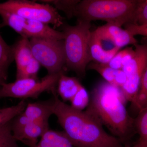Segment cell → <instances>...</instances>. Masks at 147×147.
<instances>
[{
  "label": "cell",
  "instance_id": "20",
  "mask_svg": "<svg viewBox=\"0 0 147 147\" xmlns=\"http://www.w3.org/2000/svg\"><path fill=\"white\" fill-rule=\"evenodd\" d=\"M135 50L132 47H128L117 53L111 60L104 64L115 69H122L125 65L134 57Z\"/></svg>",
  "mask_w": 147,
  "mask_h": 147
},
{
  "label": "cell",
  "instance_id": "2",
  "mask_svg": "<svg viewBox=\"0 0 147 147\" xmlns=\"http://www.w3.org/2000/svg\"><path fill=\"white\" fill-rule=\"evenodd\" d=\"M126 100L120 88L102 82L92 91L86 110L121 141L127 138L134 126L125 108Z\"/></svg>",
  "mask_w": 147,
  "mask_h": 147
},
{
  "label": "cell",
  "instance_id": "12",
  "mask_svg": "<svg viewBox=\"0 0 147 147\" xmlns=\"http://www.w3.org/2000/svg\"><path fill=\"white\" fill-rule=\"evenodd\" d=\"M55 101L53 95L49 100L29 103L22 113L32 121H49L50 116L54 115Z\"/></svg>",
  "mask_w": 147,
  "mask_h": 147
},
{
  "label": "cell",
  "instance_id": "18",
  "mask_svg": "<svg viewBox=\"0 0 147 147\" xmlns=\"http://www.w3.org/2000/svg\"><path fill=\"white\" fill-rule=\"evenodd\" d=\"M13 59L12 46L7 44L0 34V71L8 76V70Z\"/></svg>",
  "mask_w": 147,
  "mask_h": 147
},
{
  "label": "cell",
  "instance_id": "17",
  "mask_svg": "<svg viewBox=\"0 0 147 147\" xmlns=\"http://www.w3.org/2000/svg\"><path fill=\"white\" fill-rule=\"evenodd\" d=\"M0 16L2 19L0 28L9 27L22 36L26 18L2 9H0Z\"/></svg>",
  "mask_w": 147,
  "mask_h": 147
},
{
  "label": "cell",
  "instance_id": "6",
  "mask_svg": "<svg viewBox=\"0 0 147 147\" xmlns=\"http://www.w3.org/2000/svg\"><path fill=\"white\" fill-rule=\"evenodd\" d=\"M63 71L47 74L41 80L37 79H16L15 82L4 83L0 87V97L21 98H37L42 93L56 90L60 76Z\"/></svg>",
  "mask_w": 147,
  "mask_h": 147
},
{
  "label": "cell",
  "instance_id": "27",
  "mask_svg": "<svg viewBox=\"0 0 147 147\" xmlns=\"http://www.w3.org/2000/svg\"><path fill=\"white\" fill-rule=\"evenodd\" d=\"M90 99L88 91L82 86L70 101L71 102L70 106L76 110L83 111L86 107H88Z\"/></svg>",
  "mask_w": 147,
  "mask_h": 147
},
{
  "label": "cell",
  "instance_id": "23",
  "mask_svg": "<svg viewBox=\"0 0 147 147\" xmlns=\"http://www.w3.org/2000/svg\"><path fill=\"white\" fill-rule=\"evenodd\" d=\"M88 68L97 71L105 79L106 82L115 86V81L119 69L111 68L104 64L91 63L88 64Z\"/></svg>",
  "mask_w": 147,
  "mask_h": 147
},
{
  "label": "cell",
  "instance_id": "28",
  "mask_svg": "<svg viewBox=\"0 0 147 147\" xmlns=\"http://www.w3.org/2000/svg\"><path fill=\"white\" fill-rule=\"evenodd\" d=\"M132 24L139 25L147 24V0H139Z\"/></svg>",
  "mask_w": 147,
  "mask_h": 147
},
{
  "label": "cell",
  "instance_id": "4",
  "mask_svg": "<svg viewBox=\"0 0 147 147\" xmlns=\"http://www.w3.org/2000/svg\"><path fill=\"white\" fill-rule=\"evenodd\" d=\"M90 28V22L79 19L75 26L63 27L65 65L79 76L85 75L92 61L89 47Z\"/></svg>",
  "mask_w": 147,
  "mask_h": 147
},
{
  "label": "cell",
  "instance_id": "29",
  "mask_svg": "<svg viewBox=\"0 0 147 147\" xmlns=\"http://www.w3.org/2000/svg\"><path fill=\"white\" fill-rule=\"evenodd\" d=\"M125 29L134 36L141 35L147 38V24L139 25L128 24L125 25Z\"/></svg>",
  "mask_w": 147,
  "mask_h": 147
},
{
  "label": "cell",
  "instance_id": "5",
  "mask_svg": "<svg viewBox=\"0 0 147 147\" xmlns=\"http://www.w3.org/2000/svg\"><path fill=\"white\" fill-rule=\"evenodd\" d=\"M0 9L17 14L26 19L36 20L55 28L63 25V18L53 6L27 0H9L0 3Z\"/></svg>",
  "mask_w": 147,
  "mask_h": 147
},
{
  "label": "cell",
  "instance_id": "10",
  "mask_svg": "<svg viewBox=\"0 0 147 147\" xmlns=\"http://www.w3.org/2000/svg\"><path fill=\"white\" fill-rule=\"evenodd\" d=\"M49 129V121H31L24 126L12 131L13 137L29 147H35L41 138Z\"/></svg>",
  "mask_w": 147,
  "mask_h": 147
},
{
  "label": "cell",
  "instance_id": "11",
  "mask_svg": "<svg viewBox=\"0 0 147 147\" xmlns=\"http://www.w3.org/2000/svg\"><path fill=\"white\" fill-rule=\"evenodd\" d=\"M22 37L27 38H39L43 39L63 40L64 34L52 28L48 25L36 20L26 19L23 29Z\"/></svg>",
  "mask_w": 147,
  "mask_h": 147
},
{
  "label": "cell",
  "instance_id": "26",
  "mask_svg": "<svg viewBox=\"0 0 147 147\" xmlns=\"http://www.w3.org/2000/svg\"><path fill=\"white\" fill-rule=\"evenodd\" d=\"M40 65L36 60L34 58H33L22 70L16 73V79L28 78L37 79V74Z\"/></svg>",
  "mask_w": 147,
  "mask_h": 147
},
{
  "label": "cell",
  "instance_id": "24",
  "mask_svg": "<svg viewBox=\"0 0 147 147\" xmlns=\"http://www.w3.org/2000/svg\"><path fill=\"white\" fill-rule=\"evenodd\" d=\"M17 142L12 133L11 121L1 125L0 147H20Z\"/></svg>",
  "mask_w": 147,
  "mask_h": 147
},
{
  "label": "cell",
  "instance_id": "8",
  "mask_svg": "<svg viewBox=\"0 0 147 147\" xmlns=\"http://www.w3.org/2000/svg\"><path fill=\"white\" fill-rule=\"evenodd\" d=\"M134 57L123 67L126 82L121 88L125 97L132 104L139 92L143 74L147 67V39L134 45Z\"/></svg>",
  "mask_w": 147,
  "mask_h": 147
},
{
  "label": "cell",
  "instance_id": "19",
  "mask_svg": "<svg viewBox=\"0 0 147 147\" xmlns=\"http://www.w3.org/2000/svg\"><path fill=\"white\" fill-rule=\"evenodd\" d=\"M134 126L139 135L137 143L143 147H147V108L139 112L134 120Z\"/></svg>",
  "mask_w": 147,
  "mask_h": 147
},
{
  "label": "cell",
  "instance_id": "14",
  "mask_svg": "<svg viewBox=\"0 0 147 147\" xmlns=\"http://www.w3.org/2000/svg\"><path fill=\"white\" fill-rule=\"evenodd\" d=\"M16 62V73L20 72L33 58L29 38L21 36L12 46Z\"/></svg>",
  "mask_w": 147,
  "mask_h": 147
},
{
  "label": "cell",
  "instance_id": "22",
  "mask_svg": "<svg viewBox=\"0 0 147 147\" xmlns=\"http://www.w3.org/2000/svg\"><path fill=\"white\" fill-rule=\"evenodd\" d=\"M27 102L22 100L16 105L0 109V126L12 120L22 113L27 106Z\"/></svg>",
  "mask_w": 147,
  "mask_h": 147
},
{
  "label": "cell",
  "instance_id": "15",
  "mask_svg": "<svg viewBox=\"0 0 147 147\" xmlns=\"http://www.w3.org/2000/svg\"><path fill=\"white\" fill-rule=\"evenodd\" d=\"M82 86L78 79L66 76L62 72L58 82V94L63 102L70 101Z\"/></svg>",
  "mask_w": 147,
  "mask_h": 147
},
{
  "label": "cell",
  "instance_id": "1",
  "mask_svg": "<svg viewBox=\"0 0 147 147\" xmlns=\"http://www.w3.org/2000/svg\"><path fill=\"white\" fill-rule=\"evenodd\" d=\"M55 98L54 115L63 128V132L75 147H123L121 141L108 134L102 124L91 113L76 110Z\"/></svg>",
  "mask_w": 147,
  "mask_h": 147
},
{
  "label": "cell",
  "instance_id": "7",
  "mask_svg": "<svg viewBox=\"0 0 147 147\" xmlns=\"http://www.w3.org/2000/svg\"><path fill=\"white\" fill-rule=\"evenodd\" d=\"M33 57L48 71V74L63 71L65 65L63 40L31 38L30 40Z\"/></svg>",
  "mask_w": 147,
  "mask_h": 147
},
{
  "label": "cell",
  "instance_id": "16",
  "mask_svg": "<svg viewBox=\"0 0 147 147\" xmlns=\"http://www.w3.org/2000/svg\"><path fill=\"white\" fill-rule=\"evenodd\" d=\"M35 147H74L63 131L49 129L42 135Z\"/></svg>",
  "mask_w": 147,
  "mask_h": 147
},
{
  "label": "cell",
  "instance_id": "31",
  "mask_svg": "<svg viewBox=\"0 0 147 147\" xmlns=\"http://www.w3.org/2000/svg\"><path fill=\"white\" fill-rule=\"evenodd\" d=\"M126 147H143V146H141L140 144H138V143H137V144H135V145H134V146H127Z\"/></svg>",
  "mask_w": 147,
  "mask_h": 147
},
{
  "label": "cell",
  "instance_id": "32",
  "mask_svg": "<svg viewBox=\"0 0 147 147\" xmlns=\"http://www.w3.org/2000/svg\"><path fill=\"white\" fill-rule=\"evenodd\" d=\"M1 126H0V130H1Z\"/></svg>",
  "mask_w": 147,
  "mask_h": 147
},
{
  "label": "cell",
  "instance_id": "25",
  "mask_svg": "<svg viewBox=\"0 0 147 147\" xmlns=\"http://www.w3.org/2000/svg\"><path fill=\"white\" fill-rule=\"evenodd\" d=\"M133 105L139 112L147 108V67L142 76L139 92Z\"/></svg>",
  "mask_w": 147,
  "mask_h": 147
},
{
  "label": "cell",
  "instance_id": "9",
  "mask_svg": "<svg viewBox=\"0 0 147 147\" xmlns=\"http://www.w3.org/2000/svg\"><path fill=\"white\" fill-rule=\"evenodd\" d=\"M93 32L101 41H109L114 47L120 49L126 45L134 46L138 43L135 36L128 31L115 24L106 23Z\"/></svg>",
  "mask_w": 147,
  "mask_h": 147
},
{
  "label": "cell",
  "instance_id": "21",
  "mask_svg": "<svg viewBox=\"0 0 147 147\" xmlns=\"http://www.w3.org/2000/svg\"><path fill=\"white\" fill-rule=\"evenodd\" d=\"M80 1L76 0H44L40 1L42 3L54 5V7L57 10L64 12L68 18L74 16L76 6Z\"/></svg>",
  "mask_w": 147,
  "mask_h": 147
},
{
  "label": "cell",
  "instance_id": "13",
  "mask_svg": "<svg viewBox=\"0 0 147 147\" xmlns=\"http://www.w3.org/2000/svg\"><path fill=\"white\" fill-rule=\"evenodd\" d=\"M102 42L93 32H91L89 47L92 61L97 63L106 64L118 53L120 49L114 47L109 50H105L102 46Z\"/></svg>",
  "mask_w": 147,
  "mask_h": 147
},
{
  "label": "cell",
  "instance_id": "30",
  "mask_svg": "<svg viewBox=\"0 0 147 147\" xmlns=\"http://www.w3.org/2000/svg\"><path fill=\"white\" fill-rule=\"evenodd\" d=\"M8 76L5 75L0 71V87L4 83H6V81Z\"/></svg>",
  "mask_w": 147,
  "mask_h": 147
},
{
  "label": "cell",
  "instance_id": "3",
  "mask_svg": "<svg viewBox=\"0 0 147 147\" xmlns=\"http://www.w3.org/2000/svg\"><path fill=\"white\" fill-rule=\"evenodd\" d=\"M139 0H83L76 6L74 16L90 22L101 20L121 27L132 24Z\"/></svg>",
  "mask_w": 147,
  "mask_h": 147
},
{
  "label": "cell",
  "instance_id": "33",
  "mask_svg": "<svg viewBox=\"0 0 147 147\" xmlns=\"http://www.w3.org/2000/svg\"><path fill=\"white\" fill-rule=\"evenodd\" d=\"M1 97H0V99H1Z\"/></svg>",
  "mask_w": 147,
  "mask_h": 147
}]
</instances>
